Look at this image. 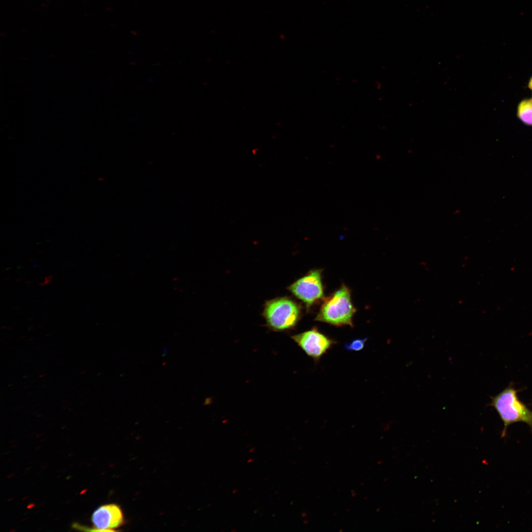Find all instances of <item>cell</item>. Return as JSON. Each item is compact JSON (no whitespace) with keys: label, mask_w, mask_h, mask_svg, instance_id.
<instances>
[{"label":"cell","mask_w":532,"mask_h":532,"mask_svg":"<svg viewBox=\"0 0 532 532\" xmlns=\"http://www.w3.org/2000/svg\"><path fill=\"white\" fill-rule=\"evenodd\" d=\"M519 391L510 384L491 398L489 405L496 410L503 424L502 438L505 437L510 425L518 422L528 425L532 433V410L520 400L517 394Z\"/></svg>","instance_id":"6da1fadb"},{"label":"cell","mask_w":532,"mask_h":532,"mask_svg":"<svg viewBox=\"0 0 532 532\" xmlns=\"http://www.w3.org/2000/svg\"><path fill=\"white\" fill-rule=\"evenodd\" d=\"M323 300L315 320L336 327L354 326L353 317L356 310L352 302L350 290L346 286L342 284Z\"/></svg>","instance_id":"7a4b0ae2"},{"label":"cell","mask_w":532,"mask_h":532,"mask_svg":"<svg viewBox=\"0 0 532 532\" xmlns=\"http://www.w3.org/2000/svg\"><path fill=\"white\" fill-rule=\"evenodd\" d=\"M263 315L267 326L274 332L287 331L294 328L301 316L299 304L287 297L267 301Z\"/></svg>","instance_id":"3957f363"},{"label":"cell","mask_w":532,"mask_h":532,"mask_svg":"<svg viewBox=\"0 0 532 532\" xmlns=\"http://www.w3.org/2000/svg\"><path fill=\"white\" fill-rule=\"evenodd\" d=\"M288 289L305 304L307 309H309L313 305L325 298L322 270H310L290 285Z\"/></svg>","instance_id":"277c9868"},{"label":"cell","mask_w":532,"mask_h":532,"mask_svg":"<svg viewBox=\"0 0 532 532\" xmlns=\"http://www.w3.org/2000/svg\"><path fill=\"white\" fill-rule=\"evenodd\" d=\"M295 342L315 362L335 343V341L320 332L316 327L291 336Z\"/></svg>","instance_id":"5b68a950"},{"label":"cell","mask_w":532,"mask_h":532,"mask_svg":"<svg viewBox=\"0 0 532 532\" xmlns=\"http://www.w3.org/2000/svg\"><path fill=\"white\" fill-rule=\"evenodd\" d=\"M92 522L94 529L91 532H113L124 522V516L121 508L115 504L102 505L93 513Z\"/></svg>","instance_id":"8992f818"},{"label":"cell","mask_w":532,"mask_h":532,"mask_svg":"<svg viewBox=\"0 0 532 532\" xmlns=\"http://www.w3.org/2000/svg\"><path fill=\"white\" fill-rule=\"evenodd\" d=\"M517 115L524 123L532 125V99L525 100L520 103Z\"/></svg>","instance_id":"52a82bcc"},{"label":"cell","mask_w":532,"mask_h":532,"mask_svg":"<svg viewBox=\"0 0 532 532\" xmlns=\"http://www.w3.org/2000/svg\"><path fill=\"white\" fill-rule=\"evenodd\" d=\"M367 339V337L355 339L348 343H346L344 347L348 351H360L364 348Z\"/></svg>","instance_id":"ba28073f"},{"label":"cell","mask_w":532,"mask_h":532,"mask_svg":"<svg viewBox=\"0 0 532 532\" xmlns=\"http://www.w3.org/2000/svg\"><path fill=\"white\" fill-rule=\"evenodd\" d=\"M52 279V276L50 275L47 276L45 278V281L43 283H40V285H44L47 284L51 282Z\"/></svg>","instance_id":"9c48e42d"},{"label":"cell","mask_w":532,"mask_h":532,"mask_svg":"<svg viewBox=\"0 0 532 532\" xmlns=\"http://www.w3.org/2000/svg\"><path fill=\"white\" fill-rule=\"evenodd\" d=\"M529 88H530V89H531V90H532V77L531 78V80H530V81H529Z\"/></svg>","instance_id":"30bf717a"}]
</instances>
